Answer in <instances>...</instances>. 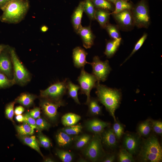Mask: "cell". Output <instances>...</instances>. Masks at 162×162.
<instances>
[{"label": "cell", "mask_w": 162, "mask_h": 162, "mask_svg": "<svg viewBox=\"0 0 162 162\" xmlns=\"http://www.w3.org/2000/svg\"><path fill=\"white\" fill-rule=\"evenodd\" d=\"M95 87V93L98 100L105 106L114 122L116 121L115 113L120 103L122 96L120 91L100 84L98 81L96 83Z\"/></svg>", "instance_id": "cell-1"}, {"label": "cell", "mask_w": 162, "mask_h": 162, "mask_svg": "<svg viewBox=\"0 0 162 162\" xmlns=\"http://www.w3.org/2000/svg\"><path fill=\"white\" fill-rule=\"evenodd\" d=\"M29 8L28 0H12L2 9L0 20L8 23H19L25 17Z\"/></svg>", "instance_id": "cell-2"}, {"label": "cell", "mask_w": 162, "mask_h": 162, "mask_svg": "<svg viewBox=\"0 0 162 162\" xmlns=\"http://www.w3.org/2000/svg\"><path fill=\"white\" fill-rule=\"evenodd\" d=\"M139 157L143 162H160L162 160V149L157 138L152 135L144 140Z\"/></svg>", "instance_id": "cell-3"}, {"label": "cell", "mask_w": 162, "mask_h": 162, "mask_svg": "<svg viewBox=\"0 0 162 162\" xmlns=\"http://www.w3.org/2000/svg\"><path fill=\"white\" fill-rule=\"evenodd\" d=\"M135 26L148 28L151 22L149 10L146 0H140L131 10Z\"/></svg>", "instance_id": "cell-4"}, {"label": "cell", "mask_w": 162, "mask_h": 162, "mask_svg": "<svg viewBox=\"0 0 162 162\" xmlns=\"http://www.w3.org/2000/svg\"><path fill=\"white\" fill-rule=\"evenodd\" d=\"M9 51L13 67L14 78L16 83L24 85L30 81V74L20 60L15 50L9 47Z\"/></svg>", "instance_id": "cell-5"}, {"label": "cell", "mask_w": 162, "mask_h": 162, "mask_svg": "<svg viewBox=\"0 0 162 162\" xmlns=\"http://www.w3.org/2000/svg\"><path fill=\"white\" fill-rule=\"evenodd\" d=\"M68 79L58 81L50 86L46 89L40 91V96L43 99L57 102L62 100L63 96L67 91Z\"/></svg>", "instance_id": "cell-6"}, {"label": "cell", "mask_w": 162, "mask_h": 162, "mask_svg": "<svg viewBox=\"0 0 162 162\" xmlns=\"http://www.w3.org/2000/svg\"><path fill=\"white\" fill-rule=\"evenodd\" d=\"M83 153L87 158L93 162L98 160L104 154L100 134H95L92 137L85 147Z\"/></svg>", "instance_id": "cell-7"}, {"label": "cell", "mask_w": 162, "mask_h": 162, "mask_svg": "<svg viewBox=\"0 0 162 162\" xmlns=\"http://www.w3.org/2000/svg\"><path fill=\"white\" fill-rule=\"evenodd\" d=\"M77 81L80 87V94H85L87 96L85 104L87 105L90 99L91 91L93 88L95 87L98 80L92 74L86 72L83 67L82 68Z\"/></svg>", "instance_id": "cell-8"}, {"label": "cell", "mask_w": 162, "mask_h": 162, "mask_svg": "<svg viewBox=\"0 0 162 162\" xmlns=\"http://www.w3.org/2000/svg\"><path fill=\"white\" fill-rule=\"evenodd\" d=\"M92 68V74L98 81H106L111 70L108 60L101 61L98 56H94L92 62L90 63Z\"/></svg>", "instance_id": "cell-9"}, {"label": "cell", "mask_w": 162, "mask_h": 162, "mask_svg": "<svg viewBox=\"0 0 162 162\" xmlns=\"http://www.w3.org/2000/svg\"><path fill=\"white\" fill-rule=\"evenodd\" d=\"M111 14L119 29L122 30H129L135 26L131 10H125Z\"/></svg>", "instance_id": "cell-10"}, {"label": "cell", "mask_w": 162, "mask_h": 162, "mask_svg": "<svg viewBox=\"0 0 162 162\" xmlns=\"http://www.w3.org/2000/svg\"><path fill=\"white\" fill-rule=\"evenodd\" d=\"M64 105L62 100L56 102L43 99L40 102V105L44 113L50 121H56L58 116V109L59 107Z\"/></svg>", "instance_id": "cell-11"}, {"label": "cell", "mask_w": 162, "mask_h": 162, "mask_svg": "<svg viewBox=\"0 0 162 162\" xmlns=\"http://www.w3.org/2000/svg\"><path fill=\"white\" fill-rule=\"evenodd\" d=\"M12 64L8 46L0 54V72L10 79L12 77Z\"/></svg>", "instance_id": "cell-12"}, {"label": "cell", "mask_w": 162, "mask_h": 162, "mask_svg": "<svg viewBox=\"0 0 162 162\" xmlns=\"http://www.w3.org/2000/svg\"><path fill=\"white\" fill-rule=\"evenodd\" d=\"M124 147L132 155L136 154L138 152L140 145L139 137L132 134H127L123 139Z\"/></svg>", "instance_id": "cell-13"}, {"label": "cell", "mask_w": 162, "mask_h": 162, "mask_svg": "<svg viewBox=\"0 0 162 162\" xmlns=\"http://www.w3.org/2000/svg\"><path fill=\"white\" fill-rule=\"evenodd\" d=\"M87 53L82 48L77 46L75 48L73 51L72 57L74 66L77 68L84 67L86 64L89 62L86 60Z\"/></svg>", "instance_id": "cell-14"}, {"label": "cell", "mask_w": 162, "mask_h": 162, "mask_svg": "<svg viewBox=\"0 0 162 162\" xmlns=\"http://www.w3.org/2000/svg\"><path fill=\"white\" fill-rule=\"evenodd\" d=\"M77 33L80 36L83 46L86 49L91 48L94 44L95 37L90 26L83 27L79 29Z\"/></svg>", "instance_id": "cell-15"}, {"label": "cell", "mask_w": 162, "mask_h": 162, "mask_svg": "<svg viewBox=\"0 0 162 162\" xmlns=\"http://www.w3.org/2000/svg\"><path fill=\"white\" fill-rule=\"evenodd\" d=\"M110 124L97 119H94L87 122L86 127L89 131L94 134H101L106 127Z\"/></svg>", "instance_id": "cell-16"}, {"label": "cell", "mask_w": 162, "mask_h": 162, "mask_svg": "<svg viewBox=\"0 0 162 162\" xmlns=\"http://www.w3.org/2000/svg\"><path fill=\"white\" fill-rule=\"evenodd\" d=\"M101 136L102 142L107 147L113 148L117 144L116 138L111 128L104 130Z\"/></svg>", "instance_id": "cell-17"}, {"label": "cell", "mask_w": 162, "mask_h": 162, "mask_svg": "<svg viewBox=\"0 0 162 162\" xmlns=\"http://www.w3.org/2000/svg\"><path fill=\"white\" fill-rule=\"evenodd\" d=\"M83 2H81L74 10L72 16V22L75 32H77L82 26L81 20L83 11Z\"/></svg>", "instance_id": "cell-18"}, {"label": "cell", "mask_w": 162, "mask_h": 162, "mask_svg": "<svg viewBox=\"0 0 162 162\" xmlns=\"http://www.w3.org/2000/svg\"><path fill=\"white\" fill-rule=\"evenodd\" d=\"M121 40V38L112 39L107 42L104 53L107 58H110L114 55L120 45Z\"/></svg>", "instance_id": "cell-19"}, {"label": "cell", "mask_w": 162, "mask_h": 162, "mask_svg": "<svg viewBox=\"0 0 162 162\" xmlns=\"http://www.w3.org/2000/svg\"><path fill=\"white\" fill-rule=\"evenodd\" d=\"M110 13L108 11L104 9H97L95 10L94 17L99 24L100 26L105 28L109 23Z\"/></svg>", "instance_id": "cell-20"}, {"label": "cell", "mask_w": 162, "mask_h": 162, "mask_svg": "<svg viewBox=\"0 0 162 162\" xmlns=\"http://www.w3.org/2000/svg\"><path fill=\"white\" fill-rule=\"evenodd\" d=\"M36 96L32 94L23 93L18 96L15 100L16 103H19L26 107L32 105Z\"/></svg>", "instance_id": "cell-21"}, {"label": "cell", "mask_w": 162, "mask_h": 162, "mask_svg": "<svg viewBox=\"0 0 162 162\" xmlns=\"http://www.w3.org/2000/svg\"><path fill=\"white\" fill-rule=\"evenodd\" d=\"M20 139L26 144L37 152L43 158V154L40 149L39 143L35 136H20Z\"/></svg>", "instance_id": "cell-22"}, {"label": "cell", "mask_w": 162, "mask_h": 162, "mask_svg": "<svg viewBox=\"0 0 162 162\" xmlns=\"http://www.w3.org/2000/svg\"><path fill=\"white\" fill-rule=\"evenodd\" d=\"M81 117L76 114L68 113L64 115L61 119L62 123L65 127L75 125L81 119Z\"/></svg>", "instance_id": "cell-23"}, {"label": "cell", "mask_w": 162, "mask_h": 162, "mask_svg": "<svg viewBox=\"0 0 162 162\" xmlns=\"http://www.w3.org/2000/svg\"><path fill=\"white\" fill-rule=\"evenodd\" d=\"M79 89V85L74 84L71 81L67 80V91L68 95L78 104H80L78 97V92Z\"/></svg>", "instance_id": "cell-24"}, {"label": "cell", "mask_w": 162, "mask_h": 162, "mask_svg": "<svg viewBox=\"0 0 162 162\" xmlns=\"http://www.w3.org/2000/svg\"><path fill=\"white\" fill-rule=\"evenodd\" d=\"M16 128L18 134L20 136H31L34 133V128L25 122L16 126Z\"/></svg>", "instance_id": "cell-25"}, {"label": "cell", "mask_w": 162, "mask_h": 162, "mask_svg": "<svg viewBox=\"0 0 162 162\" xmlns=\"http://www.w3.org/2000/svg\"><path fill=\"white\" fill-rule=\"evenodd\" d=\"M56 137L58 144L61 147H64L68 145L73 140L71 136L62 130L58 133Z\"/></svg>", "instance_id": "cell-26"}, {"label": "cell", "mask_w": 162, "mask_h": 162, "mask_svg": "<svg viewBox=\"0 0 162 162\" xmlns=\"http://www.w3.org/2000/svg\"><path fill=\"white\" fill-rule=\"evenodd\" d=\"M152 130L151 123L149 119L140 123L137 128L139 134L142 136L146 137L149 135Z\"/></svg>", "instance_id": "cell-27"}, {"label": "cell", "mask_w": 162, "mask_h": 162, "mask_svg": "<svg viewBox=\"0 0 162 162\" xmlns=\"http://www.w3.org/2000/svg\"><path fill=\"white\" fill-rule=\"evenodd\" d=\"M114 4L115 10L110 14L118 13L125 10H131L133 7L131 3L123 0H116Z\"/></svg>", "instance_id": "cell-28"}, {"label": "cell", "mask_w": 162, "mask_h": 162, "mask_svg": "<svg viewBox=\"0 0 162 162\" xmlns=\"http://www.w3.org/2000/svg\"><path fill=\"white\" fill-rule=\"evenodd\" d=\"M98 99L94 98H91L87 104L90 113L94 115H100L102 112V107L98 103Z\"/></svg>", "instance_id": "cell-29"}, {"label": "cell", "mask_w": 162, "mask_h": 162, "mask_svg": "<svg viewBox=\"0 0 162 162\" xmlns=\"http://www.w3.org/2000/svg\"><path fill=\"white\" fill-rule=\"evenodd\" d=\"M94 7L100 9L113 11L115 8L112 3L106 0H91Z\"/></svg>", "instance_id": "cell-30"}, {"label": "cell", "mask_w": 162, "mask_h": 162, "mask_svg": "<svg viewBox=\"0 0 162 162\" xmlns=\"http://www.w3.org/2000/svg\"><path fill=\"white\" fill-rule=\"evenodd\" d=\"M83 11L91 20H95V9L91 0H85L83 3Z\"/></svg>", "instance_id": "cell-31"}, {"label": "cell", "mask_w": 162, "mask_h": 162, "mask_svg": "<svg viewBox=\"0 0 162 162\" xmlns=\"http://www.w3.org/2000/svg\"><path fill=\"white\" fill-rule=\"evenodd\" d=\"M104 28L112 39L121 38L119 28L117 25L111 24L109 22L106 24Z\"/></svg>", "instance_id": "cell-32"}, {"label": "cell", "mask_w": 162, "mask_h": 162, "mask_svg": "<svg viewBox=\"0 0 162 162\" xmlns=\"http://www.w3.org/2000/svg\"><path fill=\"white\" fill-rule=\"evenodd\" d=\"M92 137L89 135L85 134L77 137L75 142V146L78 149L85 147L90 141Z\"/></svg>", "instance_id": "cell-33"}, {"label": "cell", "mask_w": 162, "mask_h": 162, "mask_svg": "<svg viewBox=\"0 0 162 162\" xmlns=\"http://www.w3.org/2000/svg\"><path fill=\"white\" fill-rule=\"evenodd\" d=\"M82 127L80 124L65 127L62 128L61 130L70 135H76L81 132Z\"/></svg>", "instance_id": "cell-34"}, {"label": "cell", "mask_w": 162, "mask_h": 162, "mask_svg": "<svg viewBox=\"0 0 162 162\" xmlns=\"http://www.w3.org/2000/svg\"><path fill=\"white\" fill-rule=\"evenodd\" d=\"M118 159L120 162H133L135 160L132 155L129 153L126 150H121L118 154Z\"/></svg>", "instance_id": "cell-35"}, {"label": "cell", "mask_w": 162, "mask_h": 162, "mask_svg": "<svg viewBox=\"0 0 162 162\" xmlns=\"http://www.w3.org/2000/svg\"><path fill=\"white\" fill-rule=\"evenodd\" d=\"M15 83L14 78L10 79L4 74L0 72V88L8 87Z\"/></svg>", "instance_id": "cell-36"}, {"label": "cell", "mask_w": 162, "mask_h": 162, "mask_svg": "<svg viewBox=\"0 0 162 162\" xmlns=\"http://www.w3.org/2000/svg\"><path fill=\"white\" fill-rule=\"evenodd\" d=\"M56 154L63 162H70L73 159L72 154L70 152L64 150L57 149Z\"/></svg>", "instance_id": "cell-37"}, {"label": "cell", "mask_w": 162, "mask_h": 162, "mask_svg": "<svg viewBox=\"0 0 162 162\" xmlns=\"http://www.w3.org/2000/svg\"><path fill=\"white\" fill-rule=\"evenodd\" d=\"M112 130L117 139H119L123 134L124 127L118 121H115L112 127Z\"/></svg>", "instance_id": "cell-38"}, {"label": "cell", "mask_w": 162, "mask_h": 162, "mask_svg": "<svg viewBox=\"0 0 162 162\" xmlns=\"http://www.w3.org/2000/svg\"><path fill=\"white\" fill-rule=\"evenodd\" d=\"M38 139L39 144L43 148L48 149L51 146V142L50 139L40 131L38 134Z\"/></svg>", "instance_id": "cell-39"}, {"label": "cell", "mask_w": 162, "mask_h": 162, "mask_svg": "<svg viewBox=\"0 0 162 162\" xmlns=\"http://www.w3.org/2000/svg\"><path fill=\"white\" fill-rule=\"evenodd\" d=\"M147 34L144 33L142 37L137 41L132 51L129 56L125 59L124 63L128 60L136 51H137L141 47L143 43L146 40L147 37Z\"/></svg>", "instance_id": "cell-40"}, {"label": "cell", "mask_w": 162, "mask_h": 162, "mask_svg": "<svg viewBox=\"0 0 162 162\" xmlns=\"http://www.w3.org/2000/svg\"><path fill=\"white\" fill-rule=\"evenodd\" d=\"M15 103L14 101L8 104L6 106L5 110V113L6 118L13 122H14L13 120L14 113V106Z\"/></svg>", "instance_id": "cell-41"}, {"label": "cell", "mask_w": 162, "mask_h": 162, "mask_svg": "<svg viewBox=\"0 0 162 162\" xmlns=\"http://www.w3.org/2000/svg\"><path fill=\"white\" fill-rule=\"evenodd\" d=\"M151 123L152 130L158 135L161 136L162 134V122L158 120L149 119Z\"/></svg>", "instance_id": "cell-42"}, {"label": "cell", "mask_w": 162, "mask_h": 162, "mask_svg": "<svg viewBox=\"0 0 162 162\" xmlns=\"http://www.w3.org/2000/svg\"><path fill=\"white\" fill-rule=\"evenodd\" d=\"M37 129L40 131L48 130L50 127V124L44 118L40 117L36 120Z\"/></svg>", "instance_id": "cell-43"}, {"label": "cell", "mask_w": 162, "mask_h": 162, "mask_svg": "<svg viewBox=\"0 0 162 162\" xmlns=\"http://www.w3.org/2000/svg\"><path fill=\"white\" fill-rule=\"evenodd\" d=\"M23 116L24 117L23 122L28 124L34 129H37L36 120L30 115L28 112L26 113Z\"/></svg>", "instance_id": "cell-44"}, {"label": "cell", "mask_w": 162, "mask_h": 162, "mask_svg": "<svg viewBox=\"0 0 162 162\" xmlns=\"http://www.w3.org/2000/svg\"><path fill=\"white\" fill-rule=\"evenodd\" d=\"M28 113L34 118L37 119L40 117V109L38 107H35L31 110Z\"/></svg>", "instance_id": "cell-45"}, {"label": "cell", "mask_w": 162, "mask_h": 162, "mask_svg": "<svg viewBox=\"0 0 162 162\" xmlns=\"http://www.w3.org/2000/svg\"><path fill=\"white\" fill-rule=\"evenodd\" d=\"M116 156L114 154H111L107 155L102 160L104 162H113L115 159Z\"/></svg>", "instance_id": "cell-46"}, {"label": "cell", "mask_w": 162, "mask_h": 162, "mask_svg": "<svg viewBox=\"0 0 162 162\" xmlns=\"http://www.w3.org/2000/svg\"><path fill=\"white\" fill-rule=\"evenodd\" d=\"M24 108L22 106H20L16 107L14 111V113L16 115L21 114L24 111Z\"/></svg>", "instance_id": "cell-47"}, {"label": "cell", "mask_w": 162, "mask_h": 162, "mask_svg": "<svg viewBox=\"0 0 162 162\" xmlns=\"http://www.w3.org/2000/svg\"><path fill=\"white\" fill-rule=\"evenodd\" d=\"M12 0H0V9L2 10Z\"/></svg>", "instance_id": "cell-48"}, {"label": "cell", "mask_w": 162, "mask_h": 162, "mask_svg": "<svg viewBox=\"0 0 162 162\" xmlns=\"http://www.w3.org/2000/svg\"><path fill=\"white\" fill-rule=\"evenodd\" d=\"M16 120L19 122H23L24 120V116L21 115H16L15 117Z\"/></svg>", "instance_id": "cell-49"}, {"label": "cell", "mask_w": 162, "mask_h": 162, "mask_svg": "<svg viewBox=\"0 0 162 162\" xmlns=\"http://www.w3.org/2000/svg\"><path fill=\"white\" fill-rule=\"evenodd\" d=\"M8 45H5L3 44H0V54L2 51L6 47H7Z\"/></svg>", "instance_id": "cell-50"}, {"label": "cell", "mask_w": 162, "mask_h": 162, "mask_svg": "<svg viewBox=\"0 0 162 162\" xmlns=\"http://www.w3.org/2000/svg\"><path fill=\"white\" fill-rule=\"evenodd\" d=\"M48 27L45 26H42L41 28V30L43 32H46L48 30Z\"/></svg>", "instance_id": "cell-51"}, {"label": "cell", "mask_w": 162, "mask_h": 162, "mask_svg": "<svg viewBox=\"0 0 162 162\" xmlns=\"http://www.w3.org/2000/svg\"><path fill=\"white\" fill-rule=\"evenodd\" d=\"M44 161L46 162H53L54 161L53 159L50 158H47Z\"/></svg>", "instance_id": "cell-52"}, {"label": "cell", "mask_w": 162, "mask_h": 162, "mask_svg": "<svg viewBox=\"0 0 162 162\" xmlns=\"http://www.w3.org/2000/svg\"><path fill=\"white\" fill-rule=\"evenodd\" d=\"M109 2H110L114 4L116 0H106Z\"/></svg>", "instance_id": "cell-53"}, {"label": "cell", "mask_w": 162, "mask_h": 162, "mask_svg": "<svg viewBox=\"0 0 162 162\" xmlns=\"http://www.w3.org/2000/svg\"><path fill=\"white\" fill-rule=\"evenodd\" d=\"M123 0L126 1H127V2H128V1H129V0Z\"/></svg>", "instance_id": "cell-54"}]
</instances>
